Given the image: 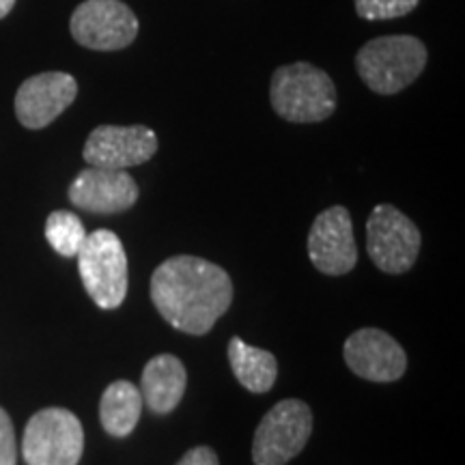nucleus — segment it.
<instances>
[{"instance_id":"obj_1","label":"nucleus","mask_w":465,"mask_h":465,"mask_svg":"<svg viewBox=\"0 0 465 465\" xmlns=\"http://www.w3.org/2000/svg\"><path fill=\"white\" fill-rule=\"evenodd\" d=\"M151 300L174 330L203 336L229 311L232 282L220 265L182 254L153 272Z\"/></svg>"},{"instance_id":"obj_2","label":"nucleus","mask_w":465,"mask_h":465,"mask_svg":"<svg viewBox=\"0 0 465 465\" xmlns=\"http://www.w3.org/2000/svg\"><path fill=\"white\" fill-rule=\"evenodd\" d=\"M272 108L291 124H319L336 110V86L311 63L278 67L270 86Z\"/></svg>"},{"instance_id":"obj_3","label":"nucleus","mask_w":465,"mask_h":465,"mask_svg":"<svg viewBox=\"0 0 465 465\" xmlns=\"http://www.w3.org/2000/svg\"><path fill=\"white\" fill-rule=\"evenodd\" d=\"M427 65V48L414 35L371 39L356 54L360 78L380 95H394L410 86Z\"/></svg>"},{"instance_id":"obj_4","label":"nucleus","mask_w":465,"mask_h":465,"mask_svg":"<svg viewBox=\"0 0 465 465\" xmlns=\"http://www.w3.org/2000/svg\"><path fill=\"white\" fill-rule=\"evenodd\" d=\"M78 270L89 298L104 311L124 304L127 295L125 248L113 231L100 229L86 235L78 250Z\"/></svg>"},{"instance_id":"obj_5","label":"nucleus","mask_w":465,"mask_h":465,"mask_svg":"<svg viewBox=\"0 0 465 465\" xmlns=\"http://www.w3.org/2000/svg\"><path fill=\"white\" fill-rule=\"evenodd\" d=\"M83 450V424L69 410L45 407L28 420L22 438V457L28 465H78Z\"/></svg>"},{"instance_id":"obj_6","label":"nucleus","mask_w":465,"mask_h":465,"mask_svg":"<svg viewBox=\"0 0 465 465\" xmlns=\"http://www.w3.org/2000/svg\"><path fill=\"white\" fill-rule=\"evenodd\" d=\"M312 433V411L304 401L284 399L259 422L252 441L254 465H287L298 457Z\"/></svg>"},{"instance_id":"obj_7","label":"nucleus","mask_w":465,"mask_h":465,"mask_svg":"<svg viewBox=\"0 0 465 465\" xmlns=\"http://www.w3.org/2000/svg\"><path fill=\"white\" fill-rule=\"evenodd\" d=\"M366 250L386 274H405L420 252V231L394 205H377L366 223Z\"/></svg>"},{"instance_id":"obj_8","label":"nucleus","mask_w":465,"mask_h":465,"mask_svg":"<svg viewBox=\"0 0 465 465\" xmlns=\"http://www.w3.org/2000/svg\"><path fill=\"white\" fill-rule=\"evenodd\" d=\"M138 17L121 0H84L69 20L72 37L97 52L124 50L138 37Z\"/></svg>"},{"instance_id":"obj_9","label":"nucleus","mask_w":465,"mask_h":465,"mask_svg":"<svg viewBox=\"0 0 465 465\" xmlns=\"http://www.w3.org/2000/svg\"><path fill=\"white\" fill-rule=\"evenodd\" d=\"M158 151V136L147 125H100L86 138L83 158L89 166L127 171L149 162Z\"/></svg>"},{"instance_id":"obj_10","label":"nucleus","mask_w":465,"mask_h":465,"mask_svg":"<svg viewBox=\"0 0 465 465\" xmlns=\"http://www.w3.org/2000/svg\"><path fill=\"white\" fill-rule=\"evenodd\" d=\"M308 257L322 274L342 276L358 263L351 216L336 205L319 213L308 232Z\"/></svg>"},{"instance_id":"obj_11","label":"nucleus","mask_w":465,"mask_h":465,"mask_svg":"<svg viewBox=\"0 0 465 465\" xmlns=\"http://www.w3.org/2000/svg\"><path fill=\"white\" fill-rule=\"evenodd\" d=\"M78 83L72 74L44 72L25 80L15 93V116L26 130H44L72 106Z\"/></svg>"},{"instance_id":"obj_12","label":"nucleus","mask_w":465,"mask_h":465,"mask_svg":"<svg viewBox=\"0 0 465 465\" xmlns=\"http://www.w3.org/2000/svg\"><path fill=\"white\" fill-rule=\"evenodd\" d=\"M345 362L351 373L371 381H397L407 369L405 349L391 334L377 328H362L345 341Z\"/></svg>"},{"instance_id":"obj_13","label":"nucleus","mask_w":465,"mask_h":465,"mask_svg":"<svg viewBox=\"0 0 465 465\" xmlns=\"http://www.w3.org/2000/svg\"><path fill=\"white\" fill-rule=\"evenodd\" d=\"M138 183L127 171L89 166L78 173L69 185V201L74 207L91 213H121L138 201Z\"/></svg>"},{"instance_id":"obj_14","label":"nucleus","mask_w":465,"mask_h":465,"mask_svg":"<svg viewBox=\"0 0 465 465\" xmlns=\"http://www.w3.org/2000/svg\"><path fill=\"white\" fill-rule=\"evenodd\" d=\"M185 383H188V375H185L182 360L173 353H160V356L151 358L143 369L138 388H141L143 403H147L151 411L171 414L183 399Z\"/></svg>"},{"instance_id":"obj_15","label":"nucleus","mask_w":465,"mask_h":465,"mask_svg":"<svg viewBox=\"0 0 465 465\" xmlns=\"http://www.w3.org/2000/svg\"><path fill=\"white\" fill-rule=\"evenodd\" d=\"M143 394L136 383L119 380L104 391L100 401V420L104 431L113 438H127L143 414Z\"/></svg>"},{"instance_id":"obj_16","label":"nucleus","mask_w":465,"mask_h":465,"mask_svg":"<svg viewBox=\"0 0 465 465\" xmlns=\"http://www.w3.org/2000/svg\"><path fill=\"white\" fill-rule=\"evenodd\" d=\"M229 362L237 381L254 394L270 392L278 377V362L274 353L243 342L240 336L229 341Z\"/></svg>"},{"instance_id":"obj_17","label":"nucleus","mask_w":465,"mask_h":465,"mask_svg":"<svg viewBox=\"0 0 465 465\" xmlns=\"http://www.w3.org/2000/svg\"><path fill=\"white\" fill-rule=\"evenodd\" d=\"M86 235L89 232H86L83 220L75 216L74 212L58 209V212H52L48 220H45V240L61 257H75L78 250L83 248Z\"/></svg>"},{"instance_id":"obj_18","label":"nucleus","mask_w":465,"mask_h":465,"mask_svg":"<svg viewBox=\"0 0 465 465\" xmlns=\"http://www.w3.org/2000/svg\"><path fill=\"white\" fill-rule=\"evenodd\" d=\"M418 5L420 0H356V14L369 22L394 20L411 14Z\"/></svg>"},{"instance_id":"obj_19","label":"nucleus","mask_w":465,"mask_h":465,"mask_svg":"<svg viewBox=\"0 0 465 465\" xmlns=\"http://www.w3.org/2000/svg\"><path fill=\"white\" fill-rule=\"evenodd\" d=\"M0 465H17V441L14 422L0 407Z\"/></svg>"},{"instance_id":"obj_20","label":"nucleus","mask_w":465,"mask_h":465,"mask_svg":"<svg viewBox=\"0 0 465 465\" xmlns=\"http://www.w3.org/2000/svg\"><path fill=\"white\" fill-rule=\"evenodd\" d=\"M177 465H218V455L209 446H199L185 452Z\"/></svg>"},{"instance_id":"obj_21","label":"nucleus","mask_w":465,"mask_h":465,"mask_svg":"<svg viewBox=\"0 0 465 465\" xmlns=\"http://www.w3.org/2000/svg\"><path fill=\"white\" fill-rule=\"evenodd\" d=\"M15 7V0H0V20L7 17Z\"/></svg>"}]
</instances>
